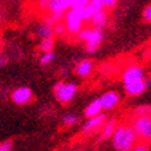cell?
Instances as JSON below:
<instances>
[{
    "instance_id": "cell-11",
    "label": "cell",
    "mask_w": 151,
    "mask_h": 151,
    "mask_svg": "<svg viewBox=\"0 0 151 151\" xmlns=\"http://www.w3.org/2000/svg\"><path fill=\"white\" fill-rule=\"evenodd\" d=\"M53 27H54V22L49 17H46V18L43 19V22L39 24L36 28L37 36L40 37V39H53V36H54Z\"/></svg>"
},
{
    "instance_id": "cell-6",
    "label": "cell",
    "mask_w": 151,
    "mask_h": 151,
    "mask_svg": "<svg viewBox=\"0 0 151 151\" xmlns=\"http://www.w3.org/2000/svg\"><path fill=\"white\" fill-rule=\"evenodd\" d=\"M140 79H146V71H144L142 65L139 64L129 65L122 72V83L124 85L130 82H136V81H140Z\"/></svg>"
},
{
    "instance_id": "cell-10",
    "label": "cell",
    "mask_w": 151,
    "mask_h": 151,
    "mask_svg": "<svg viewBox=\"0 0 151 151\" xmlns=\"http://www.w3.org/2000/svg\"><path fill=\"white\" fill-rule=\"evenodd\" d=\"M147 82L146 79H140V81H136V82H130V83H126L124 85V89H125V93L128 96H132V97H137V96H142L143 93L147 90Z\"/></svg>"
},
{
    "instance_id": "cell-5",
    "label": "cell",
    "mask_w": 151,
    "mask_h": 151,
    "mask_svg": "<svg viewBox=\"0 0 151 151\" xmlns=\"http://www.w3.org/2000/svg\"><path fill=\"white\" fill-rule=\"evenodd\" d=\"M130 126L134 130L137 139L150 143L151 139V118L150 116H133Z\"/></svg>"
},
{
    "instance_id": "cell-21",
    "label": "cell",
    "mask_w": 151,
    "mask_h": 151,
    "mask_svg": "<svg viewBox=\"0 0 151 151\" xmlns=\"http://www.w3.org/2000/svg\"><path fill=\"white\" fill-rule=\"evenodd\" d=\"M151 114V108L150 105H140V107H137L136 110H134V112H133V116H150Z\"/></svg>"
},
{
    "instance_id": "cell-26",
    "label": "cell",
    "mask_w": 151,
    "mask_h": 151,
    "mask_svg": "<svg viewBox=\"0 0 151 151\" xmlns=\"http://www.w3.org/2000/svg\"><path fill=\"white\" fill-rule=\"evenodd\" d=\"M143 19L150 24V21H151V6L150 4L146 6V9L143 10Z\"/></svg>"
},
{
    "instance_id": "cell-22",
    "label": "cell",
    "mask_w": 151,
    "mask_h": 151,
    "mask_svg": "<svg viewBox=\"0 0 151 151\" xmlns=\"http://www.w3.org/2000/svg\"><path fill=\"white\" fill-rule=\"evenodd\" d=\"M129 151H150V143L143 142V140H137Z\"/></svg>"
},
{
    "instance_id": "cell-3",
    "label": "cell",
    "mask_w": 151,
    "mask_h": 151,
    "mask_svg": "<svg viewBox=\"0 0 151 151\" xmlns=\"http://www.w3.org/2000/svg\"><path fill=\"white\" fill-rule=\"evenodd\" d=\"M78 93V85L73 82H58L54 86L55 100L60 104H69Z\"/></svg>"
},
{
    "instance_id": "cell-15",
    "label": "cell",
    "mask_w": 151,
    "mask_h": 151,
    "mask_svg": "<svg viewBox=\"0 0 151 151\" xmlns=\"http://www.w3.org/2000/svg\"><path fill=\"white\" fill-rule=\"evenodd\" d=\"M116 125H118V119L116 118H110V119L107 118L105 119V122L103 124V126H101V139H103V140L111 139L115 128H116Z\"/></svg>"
},
{
    "instance_id": "cell-23",
    "label": "cell",
    "mask_w": 151,
    "mask_h": 151,
    "mask_svg": "<svg viewBox=\"0 0 151 151\" xmlns=\"http://www.w3.org/2000/svg\"><path fill=\"white\" fill-rule=\"evenodd\" d=\"M53 29H54V35H58V36H64L65 33H67V31H65V27H64V24H63V22L54 24Z\"/></svg>"
},
{
    "instance_id": "cell-2",
    "label": "cell",
    "mask_w": 151,
    "mask_h": 151,
    "mask_svg": "<svg viewBox=\"0 0 151 151\" xmlns=\"http://www.w3.org/2000/svg\"><path fill=\"white\" fill-rule=\"evenodd\" d=\"M76 37H78V40L85 42V50L89 54H93L99 50L101 42H103V37H104V33L101 29H96V28L92 27H83L76 33Z\"/></svg>"
},
{
    "instance_id": "cell-27",
    "label": "cell",
    "mask_w": 151,
    "mask_h": 151,
    "mask_svg": "<svg viewBox=\"0 0 151 151\" xmlns=\"http://www.w3.org/2000/svg\"><path fill=\"white\" fill-rule=\"evenodd\" d=\"M100 1H101V4H103V7H104V10H107V9L115 7L118 0H100Z\"/></svg>"
},
{
    "instance_id": "cell-8",
    "label": "cell",
    "mask_w": 151,
    "mask_h": 151,
    "mask_svg": "<svg viewBox=\"0 0 151 151\" xmlns=\"http://www.w3.org/2000/svg\"><path fill=\"white\" fill-rule=\"evenodd\" d=\"M11 100L18 105H27L33 100V92L31 90V87L21 86L18 89H15L11 94Z\"/></svg>"
},
{
    "instance_id": "cell-24",
    "label": "cell",
    "mask_w": 151,
    "mask_h": 151,
    "mask_svg": "<svg viewBox=\"0 0 151 151\" xmlns=\"http://www.w3.org/2000/svg\"><path fill=\"white\" fill-rule=\"evenodd\" d=\"M49 18H50L54 24L61 22V21H63V18H64V13H60V11H54V13H50V14H49Z\"/></svg>"
},
{
    "instance_id": "cell-29",
    "label": "cell",
    "mask_w": 151,
    "mask_h": 151,
    "mask_svg": "<svg viewBox=\"0 0 151 151\" xmlns=\"http://www.w3.org/2000/svg\"><path fill=\"white\" fill-rule=\"evenodd\" d=\"M37 6L40 10H47V6H49V0H37Z\"/></svg>"
},
{
    "instance_id": "cell-13",
    "label": "cell",
    "mask_w": 151,
    "mask_h": 151,
    "mask_svg": "<svg viewBox=\"0 0 151 151\" xmlns=\"http://www.w3.org/2000/svg\"><path fill=\"white\" fill-rule=\"evenodd\" d=\"M93 69H94V63H93L92 60H82V61H79L78 64H76L75 72L81 78H87V76L92 75Z\"/></svg>"
},
{
    "instance_id": "cell-25",
    "label": "cell",
    "mask_w": 151,
    "mask_h": 151,
    "mask_svg": "<svg viewBox=\"0 0 151 151\" xmlns=\"http://www.w3.org/2000/svg\"><path fill=\"white\" fill-rule=\"evenodd\" d=\"M89 1H92V0H73L71 9H82V7H85V6L89 3Z\"/></svg>"
},
{
    "instance_id": "cell-4",
    "label": "cell",
    "mask_w": 151,
    "mask_h": 151,
    "mask_svg": "<svg viewBox=\"0 0 151 151\" xmlns=\"http://www.w3.org/2000/svg\"><path fill=\"white\" fill-rule=\"evenodd\" d=\"M64 27H65V31L69 35H75L81 31L83 28V18L81 15V11L79 9H69L67 10L64 13Z\"/></svg>"
},
{
    "instance_id": "cell-18",
    "label": "cell",
    "mask_w": 151,
    "mask_h": 151,
    "mask_svg": "<svg viewBox=\"0 0 151 151\" xmlns=\"http://www.w3.org/2000/svg\"><path fill=\"white\" fill-rule=\"evenodd\" d=\"M54 39H42L40 45H39V49H40L42 53H47V51H53L54 49Z\"/></svg>"
},
{
    "instance_id": "cell-1",
    "label": "cell",
    "mask_w": 151,
    "mask_h": 151,
    "mask_svg": "<svg viewBox=\"0 0 151 151\" xmlns=\"http://www.w3.org/2000/svg\"><path fill=\"white\" fill-rule=\"evenodd\" d=\"M137 140L139 139L136 136V133L129 124L116 125V128L111 136L112 147L116 151H129Z\"/></svg>"
},
{
    "instance_id": "cell-9",
    "label": "cell",
    "mask_w": 151,
    "mask_h": 151,
    "mask_svg": "<svg viewBox=\"0 0 151 151\" xmlns=\"http://www.w3.org/2000/svg\"><path fill=\"white\" fill-rule=\"evenodd\" d=\"M100 99V103H101V107H103V110L105 111H111L116 108L118 104L121 103V96H119L118 92H105L104 94Z\"/></svg>"
},
{
    "instance_id": "cell-19",
    "label": "cell",
    "mask_w": 151,
    "mask_h": 151,
    "mask_svg": "<svg viewBox=\"0 0 151 151\" xmlns=\"http://www.w3.org/2000/svg\"><path fill=\"white\" fill-rule=\"evenodd\" d=\"M87 10H89V13L92 14H96L99 13V11H101V10H104V7H103V4H101L100 0H92V1H89L86 4Z\"/></svg>"
},
{
    "instance_id": "cell-20",
    "label": "cell",
    "mask_w": 151,
    "mask_h": 151,
    "mask_svg": "<svg viewBox=\"0 0 151 151\" xmlns=\"http://www.w3.org/2000/svg\"><path fill=\"white\" fill-rule=\"evenodd\" d=\"M54 57H55L54 50H53V51H47V53H43V54L40 55V58H39V63H40V65L46 67V65H49V64H51V63H53Z\"/></svg>"
},
{
    "instance_id": "cell-28",
    "label": "cell",
    "mask_w": 151,
    "mask_h": 151,
    "mask_svg": "<svg viewBox=\"0 0 151 151\" xmlns=\"http://www.w3.org/2000/svg\"><path fill=\"white\" fill-rule=\"evenodd\" d=\"M11 148H13V142L11 140L0 143V151H11Z\"/></svg>"
},
{
    "instance_id": "cell-14",
    "label": "cell",
    "mask_w": 151,
    "mask_h": 151,
    "mask_svg": "<svg viewBox=\"0 0 151 151\" xmlns=\"http://www.w3.org/2000/svg\"><path fill=\"white\" fill-rule=\"evenodd\" d=\"M72 1L73 0H49L47 11L49 13H54V11L65 13L67 10L72 7Z\"/></svg>"
},
{
    "instance_id": "cell-7",
    "label": "cell",
    "mask_w": 151,
    "mask_h": 151,
    "mask_svg": "<svg viewBox=\"0 0 151 151\" xmlns=\"http://www.w3.org/2000/svg\"><path fill=\"white\" fill-rule=\"evenodd\" d=\"M107 119V115L104 112L96 115V116H92V118H87V121H85V124L82 125V133L83 134H93L96 133L99 129H101L103 124Z\"/></svg>"
},
{
    "instance_id": "cell-30",
    "label": "cell",
    "mask_w": 151,
    "mask_h": 151,
    "mask_svg": "<svg viewBox=\"0 0 151 151\" xmlns=\"http://www.w3.org/2000/svg\"><path fill=\"white\" fill-rule=\"evenodd\" d=\"M6 63H7V58H6V57H0V67L4 65Z\"/></svg>"
},
{
    "instance_id": "cell-12",
    "label": "cell",
    "mask_w": 151,
    "mask_h": 151,
    "mask_svg": "<svg viewBox=\"0 0 151 151\" xmlns=\"http://www.w3.org/2000/svg\"><path fill=\"white\" fill-rule=\"evenodd\" d=\"M108 21H110V17H108V13H107L105 10H101V11H99V13L93 14L92 18L89 19L90 27L96 28V29H101V31L108 25Z\"/></svg>"
},
{
    "instance_id": "cell-17",
    "label": "cell",
    "mask_w": 151,
    "mask_h": 151,
    "mask_svg": "<svg viewBox=\"0 0 151 151\" xmlns=\"http://www.w3.org/2000/svg\"><path fill=\"white\" fill-rule=\"evenodd\" d=\"M79 116L76 114H72V112H69V114H65L63 116V125L67 126V128H72V126H76L79 124Z\"/></svg>"
},
{
    "instance_id": "cell-16",
    "label": "cell",
    "mask_w": 151,
    "mask_h": 151,
    "mask_svg": "<svg viewBox=\"0 0 151 151\" xmlns=\"http://www.w3.org/2000/svg\"><path fill=\"white\" fill-rule=\"evenodd\" d=\"M103 112V107H101L100 99H94L92 103H89L85 108V116L86 118H92V116H96V115L101 114Z\"/></svg>"
}]
</instances>
